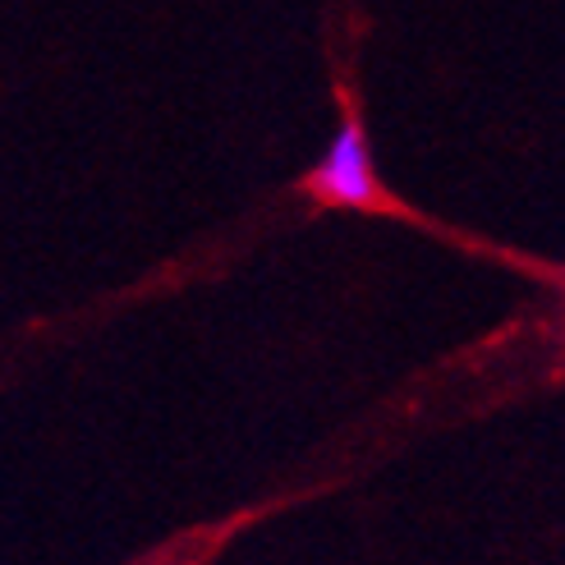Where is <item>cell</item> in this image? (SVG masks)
<instances>
[{
	"mask_svg": "<svg viewBox=\"0 0 565 565\" xmlns=\"http://www.w3.org/2000/svg\"><path fill=\"white\" fill-rule=\"evenodd\" d=\"M308 193L331 207H373L377 203V171L369 152V134L359 120H345L335 129L331 148L308 175Z\"/></svg>",
	"mask_w": 565,
	"mask_h": 565,
	"instance_id": "cell-1",
	"label": "cell"
}]
</instances>
